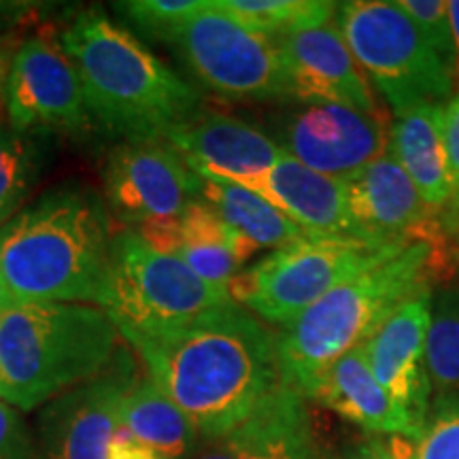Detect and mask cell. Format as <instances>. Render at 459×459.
Instances as JSON below:
<instances>
[{"mask_svg":"<svg viewBox=\"0 0 459 459\" xmlns=\"http://www.w3.org/2000/svg\"><path fill=\"white\" fill-rule=\"evenodd\" d=\"M130 347L204 443L237 428L279 385L274 334L234 300Z\"/></svg>","mask_w":459,"mask_h":459,"instance_id":"cell-1","label":"cell"},{"mask_svg":"<svg viewBox=\"0 0 459 459\" xmlns=\"http://www.w3.org/2000/svg\"><path fill=\"white\" fill-rule=\"evenodd\" d=\"M113 237L105 200L82 183H65L0 228V274L17 302L100 307Z\"/></svg>","mask_w":459,"mask_h":459,"instance_id":"cell-2","label":"cell"},{"mask_svg":"<svg viewBox=\"0 0 459 459\" xmlns=\"http://www.w3.org/2000/svg\"><path fill=\"white\" fill-rule=\"evenodd\" d=\"M60 45L77 68L91 119L108 134L164 141L198 113V90L102 9L74 15Z\"/></svg>","mask_w":459,"mask_h":459,"instance_id":"cell-3","label":"cell"},{"mask_svg":"<svg viewBox=\"0 0 459 459\" xmlns=\"http://www.w3.org/2000/svg\"><path fill=\"white\" fill-rule=\"evenodd\" d=\"M436 240H415L381 266L338 285L274 334L279 383L313 400L332 364L364 344L402 304L432 290L446 260Z\"/></svg>","mask_w":459,"mask_h":459,"instance_id":"cell-4","label":"cell"},{"mask_svg":"<svg viewBox=\"0 0 459 459\" xmlns=\"http://www.w3.org/2000/svg\"><path fill=\"white\" fill-rule=\"evenodd\" d=\"M119 332L105 308L79 302H17L0 315V400L26 412L94 377Z\"/></svg>","mask_w":459,"mask_h":459,"instance_id":"cell-5","label":"cell"},{"mask_svg":"<svg viewBox=\"0 0 459 459\" xmlns=\"http://www.w3.org/2000/svg\"><path fill=\"white\" fill-rule=\"evenodd\" d=\"M411 243L415 240L308 237L240 271L228 291L257 319L285 328L338 285L394 260Z\"/></svg>","mask_w":459,"mask_h":459,"instance_id":"cell-6","label":"cell"},{"mask_svg":"<svg viewBox=\"0 0 459 459\" xmlns=\"http://www.w3.org/2000/svg\"><path fill=\"white\" fill-rule=\"evenodd\" d=\"M230 300L228 290L209 285L177 255L149 247L132 228L113 237L100 308L128 344L186 325Z\"/></svg>","mask_w":459,"mask_h":459,"instance_id":"cell-7","label":"cell"},{"mask_svg":"<svg viewBox=\"0 0 459 459\" xmlns=\"http://www.w3.org/2000/svg\"><path fill=\"white\" fill-rule=\"evenodd\" d=\"M336 15L355 62L370 74L394 113L417 102L449 99L453 66L419 34L398 4L351 0L338 4Z\"/></svg>","mask_w":459,"mask_h":459,"instance_id":"cell-8","label":"cell"},{"mask_svg":"<svg viewBox=\"0 0 459 459\" xmlns=\"http://www.w3.org/2000/svg\"><path fill=\"white\" fill-rule=\"evenodd\" d=\"M170 45L187 71L228 100L271 102L287 99L277 43L251 30L220 7L204 3L172 34Z\"/></svg>","mask_w":459,"mask_h":459,"instance_id":"cell-9","label":"cell"},{"mask_svg":"<svg viewBox=\"0 0 459 459\" xmlns=\"http://www.w3.org/2000/svg\"><path fill=\"white\" fill-rule=\"evenodd\" d=\"M7 126L32 136H85L94 128L77 68L60 39L34 34L22 41L3 99Z\"/></svg>","mask_w":459,"mask_h":459,"instance_id":"cell-10","label":"cell"},{"mask_svg":"<svg viewBox=\"0 0 459 459\" xmlns=\"http://www.w3.org/2000/svg\"><path fill=\"white\" fill-rule=\"evenodd\" d=\"M139 378L132 353L119 347L100 372L43 404L34 438L39 459H107L124 400Z\"/></svg>","mask_w":459,"mask_h":459,"instance_id":"cell-11","label":"cell"},{"mask_svg":"<svg viewBox=\"0 0 459 459\" xmlns=\"http://www.w3.org/2000/svg\"><path fill=\"white\" fill-rule=\"evenodd\" d=\"M274 141L285 153L319 175L349 181L389 152L381 113L336 102H300L274 119Z\"/></svg>","mask_w":459,"mask_h":459,"instance_id":"cell-12","label":"cell"},{"mask_svg":"<svg viewBox=\"0 0 459 459\" xmlns=\"http://www.w3.org/2000/svg\"><path fill=\"white\" fill-rule=\"evenodd\" d=\"M102 186L108 213L128 228L179 217L200 200L196 172L166 141L119 143L107 158Z\"/></svg>","mask_w":459,"mask_h":459,"instance_id":"cell-13","label":"cell"},{"mask_svg":"<svg viewBox=\"0 0 459 459\" xmlns=\"http://www.w3.org/2000/svg\"><path fill=\"white\" fill-rule=\"evenodd\" d=\"M277 49L287 99L336 102L366 113L378 111L368 79L332 22L285 34L277 41Z\"/></svg>","mask_w":459,"mask_h":459,"instance_id":"cell-14","label":"cell"},{"mask_svg":"<svg viewBox=\"0 0 459 459\" xmlns=\"http://www.w3.org/2000/svg\"><path fill=\"white\" fill-rule=\"evenodd\" d=\"M432 294L423 291L389 315L385 324L361 344L372 375L383 389L398 402L412 423L421 429L432 395L428 364L426 336L432 315Z\"/></svg>","mask_w":459,"mask_h":459,"instance_id":"cell-15","label":"cell"},{"mask_svg":"<svg viewBox=\"0 0 459 459\" xmlns=\"http://www.w3.org/2000/svg\"><path fill=\"white\" fill-rule=\"evenodd\" d=\"M349 211L361 237L383 243L394 240H436L443 243L438 211L429 209L419 196L415 183L406 175L392 152L347 181Z\"/></svg>","mask_w":459,"mask_h":459,"instance_id":"cell-16","label":"cell"},{"mask_svg":"<svg viewBox=\"0 0 459 459\" xmlns=\"http://www.w3.org/2000/svg\"><path fill=\"white\" fill-rule=\"evenodd\" d=\"M164 141L194 172L232 183L273 169L285 153L271 134L223 113H196L172 128Z\"/></svg>","mask_w":459,"mask_h":459,"instance_id":"cell-17","label":"cell"},{"mask_svg":"<svg viewBox=\"0 0 459 459\" xmlns=\"http://www.w3.org/2000/svg\"><path fill=\"white\" fill-rule=\"evenodd\" d=\"M238 186L260 194L273 206H277L281 213L317 237L366 238L361 237L349 211L347 181L319 175L290 153H283V158L273 169Z\"/></svg>","mask_w":459,"mask_h":459,"instance_id":"cell-18","label":"cell"},{"mask_svg":"<svg viewBox=\"0 0 459 459\" xmlns=\"http://www.w3.org/2000/svg\"><path fill=\"white\" fill-rule=\"evenodd\" d=\"M307 400L279 383L245 421L220 438L206 440L192 459H313Z\"/></svg>","mask_w":459,"mask_h":459,"instance_id":"cell-19","label":"cell"},{"mask_svg":"<svg viewBox=\"0 0 459 459\" xmlns=\"http://www.w3.org/2000/svg\"><path fill=\"white\" fill-rule=\"evenodd\" d=\"M313 400L372 436H400L415 440L421 432L372 375L361 347L332 364L321 378Z\"/></svg>","mask_w":459,"mask_h":459,"instance_id":"cell-20","label":"cell"},{"mask_svg":"<svg viewBox=\"0 0 459 459\" xmlns=\"http://www.w3.org/2000/svg\"><path fill=\"white\" fill-rule=\"evenodd\" d=\"M389 152L429 209H445L451 203L455 186L445 143V102H417L395 113Z\"/></svg>","mask_w":459,"mask_h":459,"instance_id":"cell-21","label":"cell"},{"mask_svg":"<svg viewBox=\"0 0 459 459\" xmlns=\"http://www.w3.org/2000/svg\"><path fill=\"white\" fill-rule=\"evenodd\" d=\"M196 177L200 183V200L213 206L230 228L254 240L260 249L279 251L302 243L308 237H317L281 213L277 206H273L260 194L238 183L213 175H200V172H196Z\"/></svg>","mask_w":459,"mask_h":459,"instance_id":"cell-22","label":"cell"},{"mask_svg":"<svg viewBox=\"0 0 459 459\" xmlns=\"http://www.w3.org/2000/svg\"><path fill=\"white\" fill-rule=\"evenodd\" d=\"M119 426L164 459H192L200 443L196 426L149 375L126 395Z\"/></svg>","mask_w":459,"mask_h":459,"instance_id":"cell-23","label":"cell"},{"mask_svg":"<svg viewBox=\"0 0 459 459\" xmlns=\"http://www.w3.org/2000/svg\"><path fill=\"white\" fill-rule=\"evenodd\" d=\"M221 9L251 30L277 43L285 34L330 24L338 3L328 0H217Z\"/></svg>","mask_w":459,"mask_h":459,"instance_id":"cell-24","label":"cell"},{"mask_svg":"<svg viewBox=\"0 0 459 459\" xmlns=\"http://www.w3.org/2000/svg\"><path fill=\"white\" fill-rule=\"evenodd\" d=\"M426 364L438 395H459V287L432 294Z\"/></svg>","mask_w":459,"mask_h":459,"instance_id":"cell-25","label":"cell"},{"mask_svg":"<svg viewBox=\"0 0 459 459\" xmlns=\"http://www.w3.org/2000/svg\"><path fill=\"white\" fill-rule=\"evenodd\" d=\"M45 141L0 124V200L24 203L48 164Z\"/></svg>","mask_w":459,"mask_h":459,"instance_id":"cell-26","label":"cell"},{"mask_svg":"<svg viewBox=\"0 0 459 459\" xmlns=\"http://www.w3.org/2000/svg\"><path fill=\"white\" fill-rule=\"evenodd\" d=\"M203 0H126L115 3L113 9L143 37L170 43L177 28L203 9Z\"/></svg>","mask_w":459,"mask_h":459,"instance_id":"cell-27","label":"cell"},{"mask_svg":"<svg viewBox=\"0 0 459 459\" xmlns=\"http://www.w3.org/2000/svg\"><path fill=\"white\" fill-rule=\"evenodd\" d=\"M411 459H459V395H438L421 432L411 440Z\"/></svg>","mask_w":459,"mask_h":459,"instance_id":"cell-28","label":"cell"},{"mask_svg":"<svg viewBox=\"0 0 459 459\" xmlns=\"http://www.w3.org/2000/svg\"><path fill=\"white\" fill-rule=\"evenodd\" d=\"M177 257L206 283L223 287V290H228L230 281L237 277L247 264L245 257L226 243L181 245Z\"/></svg>","mask_w":459,"mask_h":459,"instance_id":"cell-29","label":"cell"},{"mask_svg":"<svg viewBox=\"0 0 459 459\" xmlns=\"http://www.w3.org/2000/svg\"><path fill=\"white\" fill-rule=\"evenodd\" d=\"M409 15L426 41L455 68V48H453V34L449 24V3L443 0H400L395 3Z\"/></svg>","mask_w":459,"mask_h":459,"instance_id":"cell-30","label":"cell"},{"mask_svg":"<svg viewBox=\"0 0 459 459\" xmlns=\"http://www.w3.org/2000/svg\"><path fill=\"white\" fill-rule=\"evenodd\" d=\"M0 459H39L37 443L22 411L0 400Z\"/></svg>","mask_w":459,"mask_h":459,"instance_id":"cell-31","label":"cell"},{"mask_svg":"<svg viewBox=\"0 0 459 459\" xmlns=\"http://www.w3.org/2000/svg\"><path fill=\"white\" fill-rule=\"evenodd\" d=\"M347 459H411V438L370 434L349 449Z\"/></svg>","mask_w":459,"mask_h":459,"instance_id":"cell-32","label":"cell"},{"mask_svg":"<svg viewBox=\"0 0 459 459\" xmlns=\"http://www.w3.org/2000/svg\"><path fill=\"white\" fill-rule=\"evenodd\" d=\"M107 459H164L158 455L156 451L149 449L147 445H143L141 440H136L128 429L122 426L117 428V432L111 438L107 449Z\"/></svg>","mask_w":459,"mask_h":459,"instance_id":"cell-33","label":"cell"},{"mask_svg":"<svg viewBox=\"0 0 459 459\" xmlns=\"http://www.w3.org/2000/svg\"><path fill=\"white\" fill-rule=\"evenodd\" d=\"M20 45L22 43H17L15 37V26L0 22V107H3L4 88H7L11 66H13L15 54L17 49H20Z\"/></svg>","mask_w":459,"mask_h":459,"instance_id":"cell-34","label":"cell"},{"mask_svg":"<svg viewBox=\"0 0 459 459\" xmlns=\"http://www.w3.org/2000/svg\"><path fill=\"white\" fill-rule=\"evenodd\" d=\"M440 226H443L445 234H451V237H455L457 243H459V192L451 198V203L443 209Z\"/></svg>","mask_w":459,"mask_h":459,"instance_id":"cell-35","label":"cell"},{"mask_svg":"<svg viewBox=\"0 0 459 459\" xmlns=\"http://www.w3.org/2000/svg\"><path fill=\"white\" fill-rule=\"evenodd\" d=\"M449 24L453 34V48H455V77L459 94V0H451L449 3Z\"/></svg>","mask_w":459,"mask_h":459,"instance_id":"cell-36","label":"cell"},{"mask_svg":"<svg viewBox=\"0 0 459 459\" xmlns=\"http://www.w3.org/2000/svg\"><path fill=\"white\" fill-rule=\"evenodd\" d=\"M20 206H22L20 200H0V228H3L4 223L17 213V211H20Z\"/></svg>","mask_w":459,"mask_h":459,"instance_id":"cell-37","label":"cell"},{"mask_svg":"<svg viewBox=\"0 0 459 459\" xmlns=\"http://www.w3.org/2000/svg\"><path fill=\"white\" fill-rule=\"evenodd\" d=\"M15 304H17V300L13 298V294H11L7 283H4L3 274H0V315H3L4 311H9V308L15 307Z\"/></svg>","mask_w":459,"mask_h":459,"instance_id":"cell-38","label":"cell"},{"mask_svg":"<svg viewBox=\"0 0 459 459\" xmlns=\"http://www.w3.org/2000/svg\"><path fill=\"white\" fill-rule=\"evenodd\" d=\"M313 459H338V457H332V455H325V453H321V451H317V455H315Z\"/></svg>","mask_w":459,"mask_h":459,"instance_id":"cell-39","label":"cell"},{"mask_svg":"<svg viewBox=\"0 0 459 459\" xmlns=\"http://www.w3.org/2000/svg\"><path fill=\"white\" fill-rule=\"evenodd\" d=\"M457 260H459V243H457Z\"/></svg>","mask_w":459,"mask_h":459,"instance_id":"cell-40","label":"cell"}]
</instances>
